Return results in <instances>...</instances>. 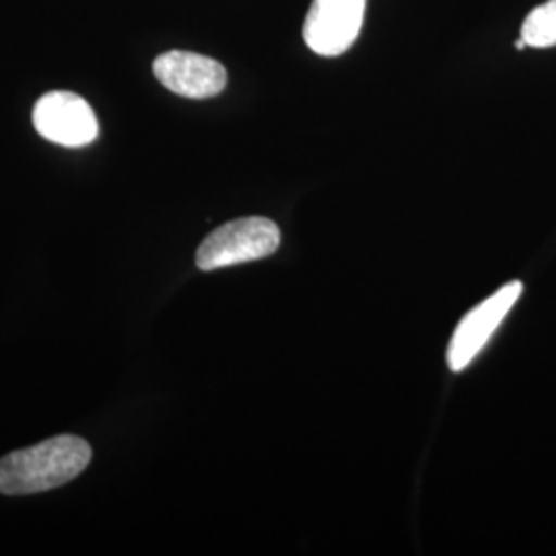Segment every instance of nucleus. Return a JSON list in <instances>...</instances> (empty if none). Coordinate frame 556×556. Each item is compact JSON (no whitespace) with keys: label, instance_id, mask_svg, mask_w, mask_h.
Returning a JSON list of instances; mask_svg holds the SVG:
<instances>
[{"label":"nucleus","instance_id":"1","mask_svg":"<svg viewBox=\"0 0 556 556\" xmlns=\"http://www.w3.org/2000/svg\"><path fill=\"white\" fill-rule=\"evenodd\" d=\"M91 462V445L75 435H59L0 459L2 495H36L75 480Z\"/></svg>","mask_w":556,"mask_h":556},{"label":"nucleus","instance_id":"2","mask_svg":"<svg viewBox=\"0 0 556 556\" xmlns=\"http://www.w3.org/2000/svg\"><path fill=\"white\" fill-rule=\"evenodd\" d=\"M280 245L277 223L266 217L229 220L200 243L197 266L204 273L273 256Z\"/></svg>","mask_w":556,"mask_h":556},{"label":"nucleus","instance_id":"3","mask_svg":"<svg viewBox=\"0 0 556 556\" xmlns=\"http://www.w3.org/2000/svg\"><path fill=\"white\" fill-rule=\"evenodd\" d=\"M523 285L519 280L507 282L495 295L482 301L470 314L459 319L456 332L447 346V363L452 371H464L486 342L495 334L501 321L514 309L517 299L521 298Z\"/></svg>","mask_w":556,"mask_h":556},{"label":"nucleus","instance_id":"4","mask_svg":"<svg viewBox=\"0 0 556 556\" xmlns=\"http://www.w3.org/2000/svg\"><path fill=\"white\" fill-rule=\"evenodd\" d=\"M367 0H314L303 25L305 43L319 56L344 54L361 34Z\"/></svg>","mask_w":556,"mask_h":556},{"label":"nucleus","instance_id":"5","mask_svg":"<svg viewBox=\"0 0 556 556\" xmlns=\"http://www.w3.org/2000/svg\"><path fill=\"white\" fill-rule=\"evenodd\" d=\"M34 126L43 139L73 149L93 142L100 132L91 105L68 91L46 93L34 108Z\"/></svg>","mask_w":556,"mask_h":556},{"label":"nucleus","instance_id":"6","mask_svg":"<svg viewBox=\"0 0 556 556\" xmlns=\"http://www.w3.org/2000/svg\"><path fill=\"white\" fill-rule=\"evenodd\" d=\"M153 71L163 87L188 100L215 98L227 85V71L220 62L184 50L161 54Z\"/></svg>","mask_w":556,"mask_h":556},{"label":"nucleus","instance_id":"7","mask_svg":"<svg viewBox=\"0 0 556 556\" xmlns=\"http://www.w3.org/2000/svg\"><path fill=\"white\" fill-rule=\"evenodd\" d=\"M521 40L530 48L556 46V0H546L528 13L521 25Z\"/></svg>","mask_w":556,"mask_h":556},{"label":"nucleus","instance_id":"8","mask_svg":"<svg viewBox=\"0 0 556 556\" xmlns=\"http://www.w3.org/2000/svg\"><path fill=\"white\" fill-rule=\"evenodd\" d=\"M526 46H528V43H526V41L521 40V38H519V40L516 41L517 50H523V48H526Z\"/></svg>","mask_w":556,"mask_h":556}]
</instances>
